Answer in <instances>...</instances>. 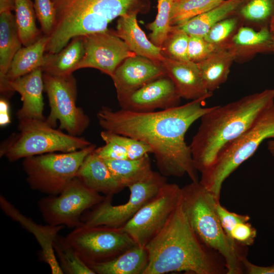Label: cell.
<instances>
[{"instance_id":"obj_1","label":"cell","mask_w":274,"mask_h":274,"mask_svg":"<svg viewBox=\"0 0 274 274\" xmlns=\"http://www.w3.org/2000/svg\"><path fill=\"white\" fill-rule=\"evenodd\" d=\"M205 96L183 105L157 111H115L102 107L97 113L104 130L136 139L148 145L160 173L165 177L187 175L198 182L190 145L185 134L191 125L213 107H204Z\"/></svg>"},{"instance_id":"obj_2","label":"cell","mask_w":274,"mask_h":274,"mask_svg":"<svg viewBox=\"0 0 274 274\" xmlns=\"http://www.w3.org/2000/svg\"><path fill=\"white\" fill-rule=\"evenodd\" d=\"M145 248L149 261L144 274L227 273L222 256L206 246L192 229L181 201L164 227Z\"/></svg>"},{"instance_id":"obj_3","label":"cell","mask_w":274,"mask_h":274,"mask_svg":"<svg viewBox=\"0 0 274 274\" xmlns=\"http://www.w3.org/2000/svg\"><path fill=\"white\" fill-rule=\"evenodd\" d=\"M274 104V88L213 106L200 119L190 145L194 166L200 173L213 162L220 151L249 129Z\"/></svg>"},{"instance_id":"obj_4","label":"cell","mask_w":274,"mask_h":274,"mask_svg":"<svg viewBox=\"0 0 274 274\" xmlns=\"http://www.w3.org/2000/svg\"><path fill=\"white\" fill-rule=\"evenodd\" d=\"M55 11L53 30L45 53H56L74 38L108 30L109 24L123 15L145 14L150 0H52Z\"/></svg>"},{"instance_id":"obj_5","label":"cell","mask_w":274,"mask_h":274,"mask_svg":"<svg viewBox=\"0 0 274 274\" xmlns=\"http://www.w3.org/2000/svg\"><path fill=\"white\" fill-rule=\"evenodd\" d=\"M218 201L199 181L182 188L181 206L193 231L206 246L222 256L227 274L243 273L242 259L246 254L236 250L224 232L216 211Z\"/></svg>"},{"instance_id":"obj_6","label":"cell","mask_w":274,"mask_h":274,"mask_svg":"<svg viewBox=\"0 0 274 274\" xmlns=\"http://www.w3.org/2000/svg\"><path fill=\"white\" fill-rule=\"evenodd\" d=\"M274 139V104L267 108L254 124L224 146L212 164L201 173L199 183L217 200L224 181L250 158L266 139Z\"/></svg>"},{"instance_id":"obj_7","label":"cell","mask_w":274,"mask_h":274,"mask_svg":"<svg viewBox=\"0 0 274 274\" xmlns=\"http://www.w3.org/2000/svg\"><path fill=\"white\" fill-rule=\"evenodd\" d=\"M19 132L9 138L1 148V156L9 161L53 152H70L91 143L83 138L65 133L49 125L45 120H19Z\"/></svg>"},{"instance_id":"obj_8","label":"cell","mask_w":274,"mask_h":274,"mask_svg":"<svg viewBox=\"0 0 274 274\" xmlns=\"http://www.w3.org/2000/svg\"><path fill=\"white\" fill-rule=\"evenodd\" d=\"M96 148L94 144L70 152H53L23 158L22 166L30 187L47 194H60L76 177L85 158Z\"/></svg>"},{"instance_id":"obj_9","label":"cell","mask_w":274,"mask_h":274,"mask_svg":"<svg viewBox=\"0 0 274 274\" xmlns=\"http://www.w3.org/2000/svg\"><path fill=\"white\" fill-rule=\"evenodd\" d=\"M44 91L46 93L50 111L46 122L67 133L79 136L88 128L89 117L76 106L77 87L72 74L57 76L43 73Z\"/></svg>"},{"instance_id":"obj_10","label":"cell","mask_w":274,"mask_h":274,"mask_svg":"<svg viewBox=\"0 0 274 274\" xmlns=\"http://www.w3.org/2000/svg\"><path fill=\"white\" fill-rule=\"evenodd\" d=\"M65 237L89 266L111 260L136 245L121 227L106 226L82 224L74 228Z\"/></svg>"},{"instance_id":"obj_11","label":"cell","mask_w":274,"mask_h":274,"mask_svg":"<svg viewBox=\"0 0 274 274\" xmlns=\"http://www.w3.org/2000/svg\"><path fill=\"white\" fill-rule=\"evenodd\" d=\"M166 183V177L154 171L148 178L128 187L130 196L125 203L114 205L112 203L113 196H105L104 199L91 211L82 215L83 224L121 227L151 200Z\"/></svg>"},{"instance_id":"obj_12","label":"cell","mask_w":274,"mask_h":274,"mask_svg":"<svg viewBox=\"0 0 274 274\" xmlns=\"http://www.w3.org/2000/svg\"><path fill=\"white\" fill-rule=\"evenodd\" d=\"M105 197L76 177L60 194L42 198L38 204L47 224L75 228L83 224L84 212L101 202Z\"/></svg>"},{"instance_id":"obj_13","label":"cell","mask_w":274,"mask_h":274,"mask_svg":"<svg viewBox=\"0 0 274 274\" xmlns=\"http://www.w3.org/2000/svg\"><path fill=\"white\" fill-rule=\"evenodd\" d=\"M182 196V188L167 182L158 193L121 227L136 245L145 247L164 227Z\"/></svg>"},{"instance_id":"obj_14","label":"cell","mask_w":274,"mask_h":274,"mask_svg":"<svg viewBox=\"0 0 274 274\" xmlns=\"http://www.w3.org/2000/svg\"><path fill=\"white\" fill-rule=\"evenodd\" d=\"M84 54L76 71L93 68L111 78L127 58L135 55L113 31L96 32L83 36Z\"/></svg>"},{"instance_id":"obj_15","label":"cell","mask_w":274,"mask_h":274,"mask_svg":"<svg viewBox=\"0 0 274 274\" xmlns=\"http://www.w3.org/2000/svg\"><path fill=\"white\" fill-rule=\"evenodd\" d=\"M181 98L174 83L165 75L149 82L118 100L122 109L146 112L178 106Z\"/></svg>"},{"instance_id":"obj_16","label":"cell","mask_w":274,"mask_h":274,"mask_svg":"<svg viewBox=\"0 0 274 274\" xmlns=\"http://www.w3.org/2000/svg\"><path fill=\"white\" fill-rule=\"evenodd\" d=\"M165 75L161 64L135 55L125 59L115 71L111 78L119 99Z\"/></svg>"},{"instance_id":"obj_17","label":"cell","mask_w":274,"mask_h":274,"mask_svg":"<svg viewBox=\"0 0 274 274\" xmlns=\"http://www.w3.org/2000/svg\"><path fill=\"white\" fill-rule=\"evenodd\" d=\"M0 207L6 215L35 236L41 248L42 260L48 264L51 273H63L54 252L53 243L59 232L65 226L38 224L22 214L2 195H0Z\"/></svg>"},{"instance_id":"obj_18","label":"cell","mask_w":274,"mask_h":274,"mask_svg":"<svg viewBox=\"0 0 274 274\" xmlns=\"http://www.w3.org/2000/svg\"><path fill=\"white\" fill-rule=\"evenodd\" d=\"M160 64L181 98L193 100L212 96L213 92L206 88L196 63L164 57Z\"/></svg>"},{"instance_id":"obj_19","label":"cell","mask_w":274,"mask_h":274,"mask_svg":"<svg viewBox=\"0 0 274 274\" xmlns=\"http://www.w3.org/2000/svg\"><path fill=\"white\" fill-rule=\"evenodd\" d=\"M43 72L39 67L24 76L8 82L12 93L16 91L21 96V108L17 112L19 120H45L43 115L44 90Z\"/></svg>"},{"instance_id":"obj_20","label":"cell","mask_w":274,"mask_h":274,"mask_svg":"<svg viewBox=\"0 0 274 274\" xmlns=\"http://www.w3.org/2000/svg\"><path fill=\"white\" fill-rule=\"evenodd\" d=\"M227 49L233 54L234 61L245 63L258 54L273 52V35L269 27L256 30L242 26L233 37Z\"/></svg>"},{"instance_id":"obj_21","label":"cell","mask_w":274,"mask_h":274,"mask_svg":"<svg viewBox=\"0 0 274 274\" xmlns=\"http://www.w3.org/2000/svg\"><path fill=\"white\" fill-rule=\"evenodd\" d=\"M138 13L118 18L115 33L122 39L135 55L149 58L160 64L164 58L161 47L151 42L138 24Z\"/></svg>"},{"instance_id":"obj_22","label":"cell","mask_w":274,"mask_h":274,"mask_svg":"<svg viewBox=\"0 0 274 274\" xmlns=\"http://www.w3.org/2000/svg\"><path fill=\"white\" fill-rule=\"evenodd\" d=\"M76 177L88 188L106 196H113L124 189L115 179L105 160L94 150L85 158Z\"/></svg>"},{"instance_id":"obj_23","label":"cell","mask_w":274,"mask_h":274,"mask_svg":"<svg viewBox=\"0 0 274 274\" xmlns=\"http://www.w3.org/2000/svg\"><path fill=\"white\" fill-rule=\"evenodd\" d=\"M48 41V36L42 35L33 44L21 47L15 55L6 76L5 90L3 95L10 96L12 93L8 86L9 81L28 74L41 67Z\"/></svg>"},{"instance_id":"obj_24","label":"cell","mask_w":274,"mask_h":274,"mask_svg":"<svg viewBox=\"0 0 274 274\" xmlns=\"http://www.w3.org/2000/svg\"><path fill=\"white\" fill-rule=\"evenodd\" d=\"M22 45L15 15L11 11L0 13V90L3 94L6 75Z\"/></svg>"},{"instance_id":"obj_25","label":"cell","mask_w":274,"mask_h":274,"mask_svg":"<svg viewBox=\"0 0 274 274\" xmlns=\"http://www.w3.org/2000/svg\"><path fill=\"white\" fill-rule=\"evenodd\" d=\"M83 36L73 38L59 52L45 53L41 69L43 73L62 76L72 74L84 54Z\"/></svg>"},{"instance_id":"obj_26","label":"cell","mask_w":274,"mask_h":274,"mask_svg":"<svg viewBox=\"0 0 274 274\" xmlns=\"http://www.w3.org/2000/svg\"><path fill=\"white\" fill-rule=\"evenodd\" d=\"M148 261L146 248L135 245L111 260L89 267L95 274H144Z\"/></svg>"},{"instance_id":"obj_27","label":"cell","mask_w":274,"mask_h":274,"mask_svg":"<svg viewBox=\"0 0 274 274\" xmlns=\"http://www.w3.org/2000/svg\"><path fill=\"white\" fill-rule=\"evenodd\" d=\"M234 61L233 54L228 49H220L196 63L208 91L213 92L227 81Z\"/></svg>"},{"instance_id":"obj_28","label":"cell","mask_w":274,"mask_h":274,"mask_svg":"<svg viewBox=\"0 0 274 274\" xmlns=\"http://www.w3.org/2000/svg\"><path fill=\"white\" fill-rule=\"evenodd\" d=\"M116 181L124 188L144 181L153 173L149 154L136 159H104Z\"/></svg>"},{"instance_id":"obj_29","label":"cell","mask_w":274,"mask_h":274,"mask_svg":"<svg viewBox=\"0 0 274 274\" xmlns=\"http://www.w3.org/2000/svg\"><path fill=\"white\" fill-rule=\"evenodd\" d=\"M241 0H224L208 11L177 26L189 36L204 37L220 21L234 16Z\"/></svg>"},{"instance_id":"obj_30","label":"cell","mask_w":274,"mask_h":274,"mask_svg":"<svg viewBox=\"0 0 274 274\" xmlns=\"http://www.w3.org/2000/svg\"><path fill=\"white\" fill-rule=\"evenodd\" d=\"M274 15V0H241L234 15L243 26L258 30L269 27Z\"/></svg>"},{"instance_id":"obj_31","label":"cell","mask_w":274,"mask_h":274,"mask_svg":"<svg viewBox=\"0 0 274 274\" xmlns=\"http://www.w3.org/2000/svg\"><path fill=\"white\" fill-rule=\"evenodd\" d=\"M15 17L23 46H29L42 36L36 23V14L31 0H14Z\"/></svg>"},{"instance_id":"obj_32","label":"cell","mask_w":274,"mask_h":274,"mask_svg":"<svg viewBox=\"0 0 274 274\" xmlns=\"http://www.w3.org/2000/svg\"><path fill=\"white\" fill-rule=\"evenodd\" d=\"M54 252L63 273L95 274L79 257L65 237L58 234L53 243Z\"/></svg>"},{"instance_id":"obj_33","label":"cell","mask_w":274,"mask_h":274,"mask_svg":"<svg viewBox=\"0 0 274 274\" xmlns=\"http://www.w3.org/2000/svg\"><path fill=\"white\" fill-rule=\"evenodd\" d=\"M224 0H179L174 2L170 15L172 26L181 25L190 19L216 7Z\"/></svg>"},{"instance_id":"obj_34","label":"cell","mask_w":274,"mask_h":274,"mask_svg":"<svg viewBox=\"0 0 274 274\" xmlns=\"http://www.w3.org/2000/svg\"><path fill=\"white\" fill-rule=\"evenodd\" d=\"M174 2V0H158L155 19L146 25L151 31L150 40L159 47H161L172 28L170 15Z\"/></svg>"},{"instance_id":"obj_35","label":"cell","mask_w":274,"mask_h":274,"mask_svg":"<svg viewBox=\"0 0 274 274\" xmlns=\"http://www.w3.org/2000/svg\"><path fill=\"white\" fill-rule=\"evenodd\" d=\"M242 26L238 18L234 15L216 24L203 37L217 49H227L233 37Z\"/></svg>"},{"instance_id":"obj_36","label":"cell","mask_w":274,"mask_h":274,"mask_svg":"<svg viewBox=\"0 0 274 274\" xmlns=\"http://www.w3.org/2000/svg\"><path fill=\"white\" fill-rule=\"evenodd\" d=\"M189 36L177 26H172L161 46L162 53L167 58L179 61L189 60L187 56Z\"/></svg>"},{"instance_id":"obj_37","label":"cell","mask_w":274,"mask_h":274,"mask_svg":"<svg viewBox=\"0 0 274 274\" xmlns=\"http://www.w3.org/2000/svg\"><path fill=\"white\" fill-rule=\"evenodd\" d=\"M105 142H113L122 146L127 152L129 159L141 158L152 153L151 148L146 144L136 139L106 130L100 132Z\"/></svg>"},{"instance_id":"obj_38","label":"cell","mask_w":274,"mask_h":274,"mask_svg":"<svg viewBox=\"0 0 274 274\" xmlns=\"http://www.w3.org/2000/svg\"><path fill=\"white\" fill-rule=\"evenodd\" d=\"M257 230L249 221L237 223L230 233V240L232 245L238 250L246 252L245 248L255 242Z\"/></svg>"},{"instance_id":"obj_39","label":"cell","mask_w":274,"mask_h":274,"mask_svg":"<svg viewBox=\"0 0 274 274\" xmlns=\"http://www.w3.org/2000/svg\"><path fill=\"white\" fill-rule=\"evenodd\" d=\"M36 17L40 22L41 31L49 36L55 22V11L52 0H33Z\"/></svg>"},{"instance_id":"obj_40","label":"cell","mask_w":274,"mask_h":274,"mask_svg":"<svg viewBox=\"0 0 274 274\" xmlns=\"http://www.w3.org/2000/svg\"><path fill=\"white\" fill-rule=\"evenodd\" d=\"M217 50L212 44L207 41L203 37L189 36L187 56L190 61L199 62Z\"/></svg>"},{"instance_id":"obj_41","label":"cell","mask_w":274,"mask_h":274,"mask_svg":"<svg viewBox=\"0 0 274 274\" xmlns=\"http://www.w3.org/2000/svg\"><path fill=\"white\" fill-rule=\"evenodd\" d=\"M216 208L223 229L230 242V233L233 228L238 222L249 221L250 217L248 215L238 214L228 211L221 204L220 201L217 202ZM240 252L246 253L242 251Z\"/></svg>"},{"instance_id":"obj_42","label":"cell","mask_w":274,"mask_h":274,"mask_svg":"<svg viewBox=\"0 0 274 274\" xmlns=\"http://www.w3.org/2000/svg\"><path fill=\"white\" fill-rule=\"evenodd\" d=\"M94 152L103 159H128L126 151L120 145L113 142L105 143V145L96 148Z\"/></svg>"},{"instance_id":"obj_43","label":"cell","mask_w":274,"mask_h":274,"mask_svg":"<svg viewBox=\"0 0 274 274\" xmlns=\"http://www.w3.org/2000/svg\"><path fill=\"white\" fill-rule=\"evenodd\" d=\"M244 272L248 274H274V264L262 266L255 265L250 262L247 257L242 259Z\"/></svg>"},{"instance_id":"obj_44","label":"cell","mask_w":274,"mask_h":274,"mask_svg":"<svg viewBox=\"0 0 274 274\" xmlns=\"http://www.w3.org/2000/svg\"><path fill=\"white\" fill-rule=\"evenodd\" d=\"M9 104L6 98L1 97L0 100V125L4 126L11 122L9 113Z\"/></svg>"},{"instance_id":"obj_45","label":"cell","mask_w":274,"mask_h":274,"mask_svg":"<svg viewBox=\"0 0 274 274\" xmlns=\"http://www.w3.org/2000/svg\"><path fill=\"white\" fill-rule=\"evenodd\" d=\"M14 0H0V13L14 10Z\"/></svg>"},{"instance_id":"obj_46","label":"cell","mask_w":274,"mask_h":274,"mask_svg":"<svg viewBox=\"0 0 274 274\" xmlns=\"http://www.w3.org/2000/svg\"><path fill=\"white\" fill-rule=\"evenodd\" d=\"M267 148L271 155L274 156V139L267 143Z\"/></svg>"},{"instance_id":"obj_47","label":"cell","mask_w":274,"mask_h":274,"mask_svg":"<svg viewBox=\"0 0 274 274\" xmlns=\"http://www.w3.org/2000/svg\"><path fill=\"white\" fill-rule=\"evenodd\" d=\"M269 30L270 32L272 33V35H274V15L273 17H272L269 26Z\"/></svg>"},{"instance_id":"obj_48","label":"cell","mask_w":274,"mask_h":274,"mask_svg":"<svg viewBox=\"0 0 274 274\" xmlns=\"http://www.w3.org/2000/svg\"><path fill=\"white\" fill-rule=\"evenodd\" d=\"M273 52H274V35H273Z\"/></svg>"},{"instance_id":"obj_49","label":"cell","mask_w":274,"mask_h":274,"mask_svg":"<svg viewBox=\"0 0 274 274\" xmlns=\"http://www.w3.org/2000/svg\"><path fill=\"white\" fill-rule=\"evenodd\" d=\"M174 1L175 2V1H179V0H174Z\"/></svg>"}]
</instances>
